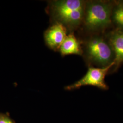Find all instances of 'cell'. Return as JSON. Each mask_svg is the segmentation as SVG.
Wrapping results in <instances>:
<instances>
[{
    "instance_id": "4",
    "label": "cell",
    "mask_w": 123,
    "mask_h": 123,
    "mask_svg": "<svg viewBox=\"0 0 123 123\" xmlns=\"http://www.w3.org/2000/svg\"><path fill=\"white\" fill-rule=\"evenodd\" d=\"M114 65V62L110 65L104 68H96L90 67L86 74L81 79L74 84L66 86L65 89L67 90H72L84 86H92L103 90H107L109 87L105 82V77Z\"/></svg>"
},
{
    "instance_id": "1",
    "label": "cell",
    "mask_w": 123,
    "mask_h": 123,
    "mask_svg": "<svg viewBox=\"0 0 123 123\" xmlns=\"http://www.w3.org/2000/svg\"><path fill=\"white\" fill-rule=\"evenodd\" d=\"M85 3L81 0H53L49 5V12L55 23L75 28L83 22Z\"/></svg>"
},
{
    "instance_id": "9",
    "label": "cell",
    "mask_w": 123,
    "mask_h": 123,
    "mask_svg": "<svg viewBox=\"0 0 123 123\" xmlns=\"http://www.w3.org/2000/svg\"><path fill=\"white\" fill-rule=\"evenodd\" d=\"M0 123H13L10 119L3 116H0Z\"/></svg>"
},
{
    "instance_id": "8",
    "label": "cell",
    "mask_w": 123,
    "mask_h": 123,
    "mask_svg": "<svg viewBox=\"0 0 123 123\" xmlns=\"http://www.w3.org/2000/svg\"><path fill=\"white\" fill-rule=\"evenodd\" d=\"M111 20L119 27V29L123 31V3L119 2L112 10Z\"/></svg>"
},
{
    "instance_id": "10",
    "label": "cell",
    "mask_w": 123,
    "mask_h": 123,
    "mask_svg": "<svg viewBox=\"0 0 123 123\" xmlns=\"http://www.w3.org/2000/svg\"></svg>"
},
{
    "instance_id": "7",
    "label": "cell",
    "mask_w": 123,
    "mask_h": 123,
    "mask_svg": "<svg viewBox=\"0 0 123 123\" xmlns=\"http://www.w3.org/2000/svg\"><path fill=\"white\" fill-rule=\"evenodd\" d=\"M59 50L62 56L70 54L81 55L83 53L79 41L73 34L67 35Z\"/></svg>"
},
{
    "instance_id": "3",
    "label": "cell",
    "mask_w": 123,
    "mask_h": 123,
    "mask_svg": "<svg viewBox=\"0 0 123 123\" xmlns=\"http://www.w3.org/2000/svg\"><path fill=\"white\" fill-rule=\"evenodd\" d=\"M85 52L89 61L101 68L110 65L114 61V53L110 43L100 37H92L88 40Z\"/></svg>"
},
{
    "instance_id": "2",
    "label": "cell",
    "mask_w": 123,
    "mask_h": 123,
    "mask_svg": "<svg viewBox=\"0 0 123 123\" xmlns=\"http://www.w3.org/2000/svg\"><path fill=\"white\" fill-rule=\"evenodd\" d=\"M113 6L109 2L90 1L86 2L83 22L90 31H97L109 26L112 22Z\"/></svg>"
},
{
    "instance_id": "6",
    "label": "cell",
    "mask_w": 123,
    "mask_h": 123,
    "mask_svg": "<svg viewBox=\"0 0 123 123\" xmlns=\"http://www.w3.org/2000/svg\"><path fill=\"white\" fill-rule=\"evenodd\" d=\"M109 43L114 53V70L123 63V31L117 29L111 32Z\"/></svg>"
},
{
    "instance_id": "5",
    "label": "cell",
    "mask_w": 123,
    "mask_h": 123,
    "mask_svg": "<svg viewBox=\"0 0 123 123\" xmlns=\"http://www.w3.org/2000/svg\"><path fill=\"white\" fill-rule=\"evenodd\" d=\"M67 36L66 27L59 23H55L45 31L44 38L49 48L57 50L59 49Z\"/></svg>"
}]
</instances>
